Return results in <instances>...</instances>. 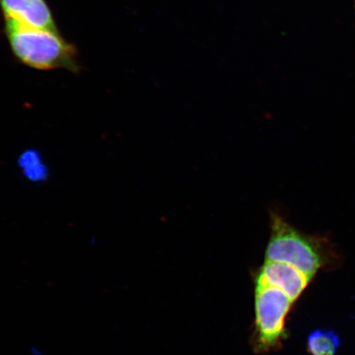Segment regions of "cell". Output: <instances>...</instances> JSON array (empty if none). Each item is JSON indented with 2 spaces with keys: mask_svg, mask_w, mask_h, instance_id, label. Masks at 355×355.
Here are the masks:
<instances>
[{
  "mask_svg": "<svg viewBox=\"0 0 355 355\" xmlns=\"http://www.w3.org/2000/svg\"><path fill=\"white\" fill-rule=\"evenodd\" d=\"M6 33L13 55L21 63L40 70L63 69L78 73L76 48L59 33L30 28L6 19Z\"/></svg>",
  "mask_w": 355,
  "mask_h": 355,
  "instance_id": "obj_1",
  "label": "cell"
},
{
  "mask_svg": "<svg viewBox=\"0 0 355 355\" xmlns=\"http://www.w3.org/2000/svg\"><path fill=\"white\" fill-rule=\"evenodd\" d=\"M293 302L277 288L256 286L255 345L257 350L268 352L281 341L285 319Z\"/></svg>",
  "mask_w": 355,
  "mask_h": 355,
  "instance_id": "obj_3",
  "label": "cell"
},
{
  "mask_svg": "<svg viewBox=\"0 0 355 355\" xmlns=\"http://www.w3.org/2000/svg\"><path fill=\"white\" fill-rule=\"evenodd\" d=\"M309 282L310 279L295 266L277 261H266L256 278L257 285L277 288L292 301L299 298Z\"/></svg>",
  "mask_w": 355,
  "mask_h": 355,
  "instance_id": "obj_4",
  "label": "cell"
},
{
  "mask_svg": "<svg viewBox=\"0 0 355 355\" xmlns=\"http://www.w3.org/2000/svg\"><path fill=\"white\" fill-rule=\"evenodd\" d=\"M19 166L26 179L38 183L46 180L48 170L41 154L35 150H26L19 157Z\"/></svg>",
  "mask_w": 355,
  "mask_h": 355,
  "instance_id": "obj_6",
  "label": "cell"
},
{
  "mask_svg": "<svg viewBox=\"0 0 355 355\" xmlns=\"http://www.w3.org/2000/svg\"><path fill=\"white\" fill-rule=\"evenodd\" d=\"M265 260L295 266L311 281L324 263L322 243L317 238L302 233L272 211Z\"/></svg>",
  "mask_w": 355,
  "mask_h": 355,
  "instance_id": "obj_2",
  "label": "cell"
},
{
  "mask_svg": "<svg viewBox=\"0 0 355 355\" xmlns=\"http://www.w3.org/2000/svg\"><path fill=\"white\" fill-rule=\"evenodd\" d=\"M354 10H355V0H354Z\"/></svg>",
  "mask_w": 355,
  "mask_h": 355,
  "instance_id": "obj_8",
  "label": "cell"
},
{
  "mask_svg": "<svg viewBox=\"0 0 355 355\" xmlns=\"http://www.w3.org/2000/svg\"><path fill=\"white\" fill-rule=\"evenodd\" d=\"M340 345L339 336L333 331L315 330L308 338L311 355H335Z\"/></svg>",
  "mask_w": 355,
  "mask_h": 355,
  "instance_id": "obj_7",
  "label": "cell"
},
{
  "mask_svg": "<svg viewBox=\"0 0 355 355\" xmlns=\"http://www.w3.org/2000/svg\"><path fill=\"white\" fill-rule=\"evenodd\" d=\"M0 8L6 19L30 28L59 33L44 0H0Z\"/></svg>",
  "mask_w": 355,
  "mask_h": 355,
  "instance_id": "obj_5",
  "label": "cell"
}]
</instances>
